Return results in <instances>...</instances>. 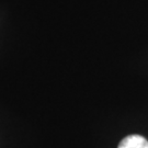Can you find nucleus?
<instances>
[{
    "label": "nucleus",
    "mask_w": 148,
    "mask_h": 148,
    "mask_svg": "<svg viewBox=\"0 0 148 148\" xmlns=\"http://www.w3.org/2000/svg\"><path fill=\"white\" fill-rule=\"evenodd\" d=\"M119 148H148V142L140 135H130L122 139Z\"/></svg>",
    "instance_id": "f257e3e1"
}]
</instances>
